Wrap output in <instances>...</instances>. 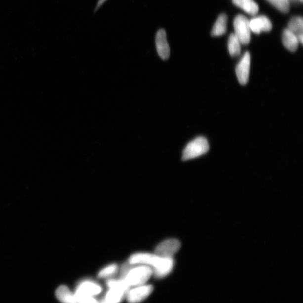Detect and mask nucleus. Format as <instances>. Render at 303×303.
Masks as SVG:
<instances>
[{
  "label": "nucleus",
  "mask_w": 303,
  "mask_h": 303,
  "mask_svg": "<svg viewBox=\"0 0 303 303\" xmlns=\"http://www.w3.org/2000/svg\"><path fill=\"white\" fill-rule=\"evenodd\" d=\"M153 286L150 285H142L135 286V288L128 290L126 298L128 303H139L146 299L153 291Z\"/></svg>",
  "instance_id": "nucleus-5"
},
{
  "label": "nucleus",
  "mask_w": 303,
  "mask_h": 303,
  "mask_svg": "<svg viewBox=\"0 0 303 303\" xmlns=\"http://www.w3.org/2000/svg\"><path fill=\"white\" fill-rule=\"evenodd\" d=\"M232 2L249 14L255 15L259 11L258 6L253 0H232Z\"/></svg>",
  "instance_id": "nucleus-13"
},
{
  "label": "nucleus",
  "mask_w": 303,
  "mask_h": 303,
  "mask_svg": "<svg viewBox=\"0 0 303 303\" xmlns=\"http://www.w3.org/2000/svg\"><path fill=\"white\" fill-rule=\"evenodd\" d=\"M106 1V0H99L96 9H99V8L100 7L103 5V3Z\"/></svg>",
  "instance_id": "nucleus-22"
},
{
  "label": "nucleus",
  "mask_w": 303,
  "mask_h": 303,
  "mask_svg": "<svg viewBox=\"0 0 303 303\" xmlns=\"http://www.w3.org/2000/svg\"><path fill=\"white\" fill-rule=\"evenodd\" d=\"M118 269V265L115 264H112L103 268L98 273V277L101 279H105L111 277L117 272Z\"/></svg>",
  "instance_id": "nucleus-19"
},
{
  "label": "nucleus",
  "mask_w": 303,
  "mask_h": 303,
  "mask_svg": "<svg viewBox=\"0 0 303 303\" xmlns=\"http://www.w3.org/2000/svg\"><path fill=\"white\" fill-rule=\"evenodd\" d=\"M227 24V17L225 14H222L220 15L217 21L211 31L212 36H220L225 34Z\"/></svg>",
  "instance_id": "nucleus-14"
},
{
  "label": "nucleus",
  "mask_w": 303,
  "mask_h": 303,
  "mask_svg": "<svg viewBox=\"0 0 303 303\" xmlns=\"http://www.w3.org/2000/svg\"><path fill=\"white\" fill-rule=\"evenodd\" d=\"M128 262L132 265H144L150 267L153 273L158 278L168 275L174 266L173 257L160 256L156 253H136L130 257Z\"/></svg>",
  "instance_id": "nucleus-1"
},
{
  "label": "nucleus",
  "mask_w": 303,
  "mask_h": 303,
  "mask_svg": "<svg viewBox=\"0 0 303 303\" xmlns=\"http://www.w3.org/2000/svg\"><path fill=\"white\" fill-rule=\"evenodd\" d=\"M134 267L126 265L122 269V279L127 285L131 286H138L145 284L153 274L150 267L144 265H135Z\"/></svg>",
  "instance_id": "nucleus-2"
},
{
  "label": "nucleus",
  "mask_w": 303,
  "mask_h": 303,
  "mask_svg": "<svg viewBox=\"0 0 303 303\" xmlns=\"http://www.w3.org/2000/svg\"><path fill=\"white\" fill-rule=\"evenodd\" d=\"M107 285L109 288L119 289L126 293L130 289V286L122 278L118 280L110 279L107 281Z\"/></svg>",
  "instance_id": "nucleus-18"
},
{
  "label": "nucleus",
  "mask_w": 303,
  "mask_h": 303,
  "mask_svg": "<svg viewBox=\"0 0 303 303\" xmlns=\"http://www.w3.org/2000/svg\"><path fill=\"white\" fill-rule=\"evenodd\" d=\"M303 27V19L300 16L292 18L288 24V30L292 31L294 34H297V36L302 33Z\"/></svg>",
  "instance_id": "nucleus-17"
},
{
  "label": "nucleus",
  "mask_w": 303,
  "mask_h": 303,
  "mask_svg": "<svg viewBox=\"0 0 303 303\" xmlns=\"http://www.w3.org/2000/svg\"><path fill=\"white\" fill-rule=\"evenodd\" d=\"M276 9L282 12H288L289 10V3L288 0H268Z\"/></svg>",
  "instance_id": "nucleus-21"
},
{
  "label": "nucleus",
  "mask_w": 303,
  "mask_h": 303,
  "mask_svg": "<svg viewBox=\"0 0 303 303\" xmlns=\"http://www.w3.org/2000/svg\"><path fill=\"white\" fill-rule=\"evenodd\" d=\"M74 294L78 303H98L96 299L89 295L77 291V290Z\"/></svg>",
  "instance_id": "nucleus-20"
},
{
  "label": "nucleus",
  "mask_w": 303,
  "mask_h": 303,
  "mask_svg": "<svg viewBox=\"0 0 303 303\" xmlns=\"http://www.w3.org/2000/svg\"><path fill=\"white\" fill-rule=\"evenodd\" d=\"M228 48L232 57L238 56L241 52V43L238 37L231 34L228 41Z\"/></svg>",
  "instance_id": "nucleus-16"
},
{
  "label": "nucleus",
  "mask_w": 303,
  "mask_h": 303,
  "mask_svg": "<svg viewBox=\"0 0 303 303\" xmlns=\"http://www.w3.org/2000/svg\"><path fill=\"white\" fill-rule=\"evenodd\" d=\"M127 293L116 288H109V291L106 294L104 298L110 303H119L122 301L126 297Z\"/></svg>",
  "instance_id": "nucleus-15"
},
{
  "label": "nucleus",
  "mask_w": 303,
  "mask_h": 303,
  "mask_svg": "<svg viewBox=\"0 0 303 303\" xmlns=\"http://www.w3.org/2000/svg\"><path fill=\"white\" fill-rule=\"evenodd\" d=\"M209 148L208 141L204 137H198L191 141L184 149L182 160H192L205 155L209 151Z\"/></svg>",
  "instance_id": "nucleus-3"
},
{
  "label": "nucleus",
  "mask_w": 303,
  "mask_h": 303,
  "mask_svg": "<svg viewBox=\"0 0 303 303\" xmlns=\"http://www.w3.org/2000/svg\"><path fill=\"white\" fill-rule=\"evenodd\" d=\"M156 45L158 54L163 60H167L170 56V48L167 38V33L163 29L157 32Z\"/></svg>",
  "instance_id": "nucleus-8"
},
{
  "label": "nucleus",
  "mask_w": 303,
  "mask_h": 303,
  "mask_svg": "<svg viewBox=\"0 0 303 303\" xmlns=\"http://www.w3.org/2000/svg\"><path fill=\"white\" fill-rule=\"evenodd\" d=\"M251 30L259 34L261 32H269L271 30L272 26L269 19L264 16H259L251 20L250 22Z\"/></svg>",
  "instance_id": "nucleus-9"
},
{
  "label": "nucleus",
  "mask_w": 303,
  "mask_h": 303,
  "mask_svg": "<svg viewBox=\"0 0 303 303\" xmlns=\"http://www.w3.org/2000/svg\"><path fill=\"white\" fill-rule=\"evenodd\" d=\"M181 244L176 239H170L163 241L157 246L156 254L165 257H173L180 250Z\"/></svg>",
  "instance_id": "nucleus-6"
},
{
  "label": "nucleus",
  "mask_w": 303,
  "mask_h": 303,
  "mask_svg": "<svg viewBox=\"0 0 303 303\" xmlns=\"http://www.w3.org/2000/svg\"><path fill=\"white\" fill-rule=\"evenodd\" d=\"M234 27L235 35L238 37L241 44L247 45L251 40V28L250 22L243 15H238L235 18Z\"/></svg>",
  "instance_id": "nucleus-4"
},
{
  "label": "nucleus",
  "mask_w": 303,
  "mask_h": 303,
  "mask_svg": "<svg viewBox=\"0 0 303 303\" xmlns=\"http://www.w3.org/2000/svg\"><path fill=\"white\" fill-rule=\"evenodd\" d=\"M282 43L285 47L290 52H295L298 48L299 41L297 37L288 29H286L282 33Z\"/></svg>",
  "instance_id": "nucleus-11"
},
{
  "label": "nucleus",
  "mask_w": 303,
  "mask_h": 303,
  "mask_svg": "<svg viewBox=\"0 0 303 303\" xmlns=\"http://www.w3.org/2000/svg\"><path fill=\"white\" fill-rule=\"evenodd\" d=\"M98 303H110L106 301L105 299H103V300L101 301L100 302H98Z\"/></svg>",
  "instance_id": "nucleus-23"
},
{
  "label": "nucleus",
  "mask_w": 303,
  "mask_h": 303,
  "mask_svg": "<svg viewBox=\"0 0 303 303\" xmlns=\"http://www.w3.org/2000/svg\"><path fill=\"white\" fill-rule=\"evenodd\" d=\"M251 66V55L248 52L244 55L236 66V74L241 85H246L249 80Z\"/></svg>",
  "instance_id": "nucleus-7"
},
{
  "label": "nucleus",
  "mask_w": 303,
  "mask_h": 303,
  "mask_svg": "<svg viewBox=\"0 0 303 303\" xmlns=\"http://www.w3.org/2000/svg\"><path fill=\"white\" fill-rule=\"evenodd\" d=\"M56 296L62 303H78L74 293L65 285H62L58 288Z\"/></svg>",
  "instance_id": "nucleus-12"
},
{
  "label": "nucleus",
  "mask_w": 303,
  "mask_h": 303,
  "mask_svg": "<svg viewBox=\"0 0 303 303\" xmlns=\"http://www.w3.org/2000/svg\"><path fill=\"white\" fill-rule=\"evenodd\" d=\"M76 290L94 297L102 292V287L93 281L85 280L78 284Z\"/></svg>",
  "instance_id": "nucleus-10"
}]
</instances>
